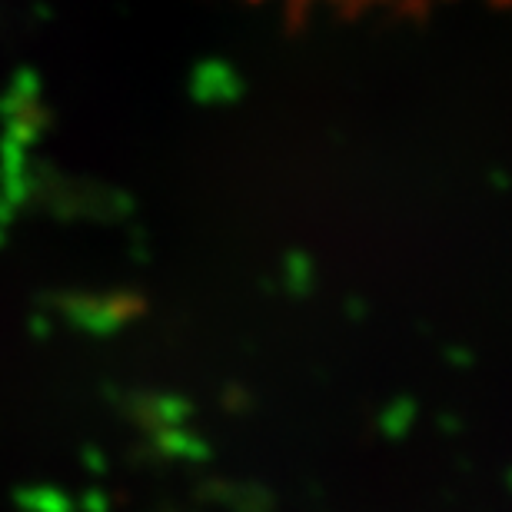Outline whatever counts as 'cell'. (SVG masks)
<instances>
[{
  "instance_id": "cell-1",
  "label": "cell",
  "mask_w": 512,
  "mask_h": 512,
  "mask_svg": "<svg viewBox=\"0 0 512 512\" xmlns=\"http://www.w3.org/2000/svg\"><path fill=\"white\" fill-rule=\"evenodd\" d=\"M286 7H333V10H363V7H409L426 0H276Z\"/></svg>"
},
{
  "instance_id": "cell-2",
  "label": "cell",
  "mask_w": 512,
  "mask_h": 512,
  "mask_svg": "<svg viewBox=\"0 0 512 512\" xmlns=\"http://www.w3.org/2000/svg\"><path fill=\"white\" fill-rule=\"evenodd\" d=\"M493 4H499V7L509 10V14H512V0H493Z\"/></svg>"
}]
</instances>
